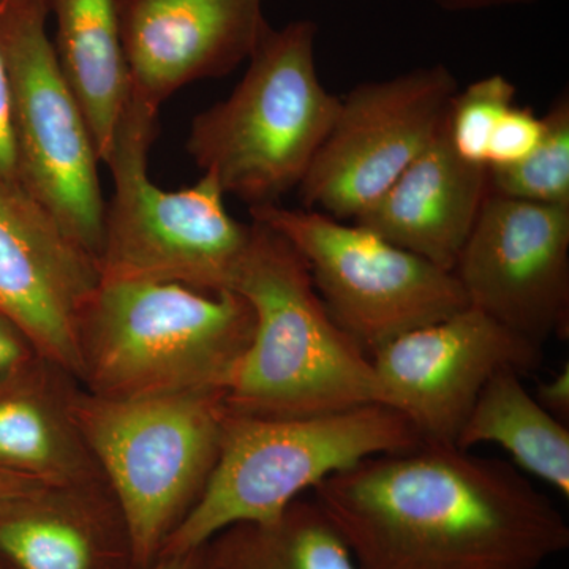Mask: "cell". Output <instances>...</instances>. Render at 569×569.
<instances>
[{
	"instance_id": "obj_1",
	"label": "cell",
	"mask_w": 569,
	"mask_h": 569,
	"mask_svg": "<svg viewBox=\"0 0 569 569\" xmlns=\"http://www.w3.org/2000/svg\"><path fill=\"white\" fill-rule=\"evenodd\" d=\"M313 500L359 569H541L569 548L567 519L529 479L451 445L361 460Z\"/></svg>"
},
{
	"instance_id": "obj_2",
	"label": "cell",
	"mask_w": 569,
	"mask_h": 569,
	"mask_svg": "<svg viewBox=\"0 0 569 569\" xmlns=\"http://www.w3.org/2000/svg\"><path fill=\"white\" fill-rule=\"evenodd\" d=\"M233 291L252 306L254 332L224 385L228 410L302 418L392 407L372 359L336 323L305 258L282 234L252 220Z\"/></svg>"
},
{
	"instance_id": "obj_3",
	"label": "cell",
	"mask_w": 569,
	"mask_h": 569,
	"mask_svg": "<svg viewBox=\"0 0 569 569\" xmlns=\"http://www.w3.org/2000/svg\"><path fill=\"white\" fill-rule=\"evenodd\" d=\"M317 31L310 20L268 26L234 91L190 127L193 162L249 208L299 189L335 126L340 99L318 77Z\"/></svg>"
},
{
	"instance_id": "obj_4",
	"label": "cell",
	"mask_w": 569,
	"mask_h": 569,
	"mask_svg": "<svg viewBox=\"0 0 569 569\" xmlns=\"http://www.w3.org/2000/svg\"><path fill=\"white\" fill-rule=\"evenodd\" d=\"M421 445L406 415L383 403L302 418L228 410L211 477L160 557L204 548L239 523L272 522L326 478L373 456Z\"/></svg>"
},
{
	"instance_id": "obj_5",
	"label": "cell",
	"mask_w": 569,
	"mask_h": 569,
	"mask_svg": "<svg viewBox=\"0 0 569 569\" xmlns=\"http://www.w3.org/2000/svg\"><path fill=\"white\" fill-rule=\"evenodd\" d=\"M253 332L236 291L102 280L82 318L81 378L100 397L223 391Z\"/></svg>"
},
{
	"instance_id": "obj_6",
	"label": "cell",
	"mask_w": 569,
	"mask_h": 569,
	"mask_svg": "<svg viewBox=\"0 0 569 569\" xmlns=\"http://www.w3.org/2000/svg\"><path fill=\"white\" fill-rule=\"evenodd\" d=\"M111 482L138 569L159 559L211 477L228 408L222 389L77 397L67 406Z\"/></svg>"
},
{
	"instance_id": "obj_7",
	"label": "cell",
	"mask_w": 569,
	"mask_h": 569,
	"mask_svg": "<svg viewBox=\"0 0 569 569\" xmlns=\"http://www.w3.org/2000/svg\"><path fill=\"white\" fill-rule=\"evenodd\" d=\"M159 111L129 96L104 162L111 170L112 194L103 212L102 280L233 291L252 223L228 213L224 194L209 176L173 192L151 181L148 159L159 132Z\"/></svg>"
},
{
	"instance_id": "obj_8",
	"label": "cell",
	"mask_w": 569,
	"mask_h": 569,
	"mask_svg": "<svg viewBox=\"0 0 569 569\" xmlns=\"http://www.w3.org/2000/svg\"><path fill=\"white\" fill-rule=\"evenodd\" d=\"M44 0H0L18 181L99 261L104 201L99 156L48 33Z\"/></svg>"
},
{
	"instance_id": "obj_9",
	"label": "cell",
	"mask_w": 569,
	"mask_h": 569,
	"mask_svg": "<svg viewBox=\"0 0 569 569\" xmlns=\"http://www.w3.org/2000/svg\"><path fill=\"white\" fill-rule=\"evenodd\" d=\"M293 244L309 266L326 309L367 355L468 306L455 272L380 236L312 209L249 208Z\"/></svg>"
},
{
	"instance_id": "obj_10",
	"label": "cell",
	"mask_w": 569,
	"mask_h": 569,
	"mask_svg": "<svg viewBox=\"0 0 569 569\" xmlns=\"http://www.w3.org/2000/svg\"><path fill=\"white\" fill-rule=\"evenodd\" d=\"M458 91L443 63L351 89L299 186L306 208L336 220L361 216L433 141Z\"/></svg>"
},
{
	"instance_id": "obj_11",
	"label": "cell",
	"mask_w": 569,
	"mask_h": 569,
	"mask_svg": "<svg viewBox=\"0 0 569 569\" xmlns=\"http://www.w3.org/2000/svg\"><path fill=\"white\" fill-rule=\"evenodd\" d=\"M468 306L545 346L569 331V208L489 193L455 266Z\"/></svg>"
},
{
	"instance_id": "obj_12",
	"label": "cell",
	"mask_w": 569,
	"mask_h": 569,
	"mask_svg": "<svg viewBox=\"0 0 569 569\" xmlns=\"http://www.w3.org/2000/svg\"><path fill=\"white\" fill-rule=\"evenodd\" d=\"M542 347L467 306L443 320L396 337L370 359L391 406L426 445H451L490 378L537 372Z\"/></svg>"
},
{
	"instance_id": "obj_13",
	"label": "cell",
	"mask_w": 569,
	"mask_h": 569,
	"mask_svg": "<svg viewBox=\"0 0 569 569\" xmlns=\"http://www.w3.org/2000/svg\"><path fill=\"white\" fill-rule=\"evenodd\" d=\"M99 261L21 186H0V312L41 358L82 376L81 323Z\"/></svg>"
},
{
	"instance_id": "obj_14",
	"label": "cell",
	"mask_w": 569,
	"mask_h": 569,
	"mask_svg": "<svg viewBox=\"0 0 569 569\" xmlns=\"http://www.w3.org/2000/svg\"><path fill=\"white\" fill-rule=\"evenodd\" d=\"M116 11L130 96L157 110L249 61L269 26L263 0H116Z\"/></svg>"
},
{
	"instance_id": "obj_15",
	"label": "cell",
	"mask_w": 569,
	"mask_h": 569,
	"mask_svg": "<svg viewBox=\"0 0 569 569\" xmlns=\"http://www.w3.org/2000/svg\"><path fill=\"white\" fill-rule=\"evenodd\" d=\"M488 194V168L468 163L455 151L445 122L355 224L452 272Z\"/></svg>"
},
{
	"instance_id": "obj_16",
	"label": "cell",
	"mask_w": 569,
	"mask_h": 569,
	"mask_svg": "<svg viewBox=\"0 0 569 569\" xmlns=\"http://www.w3.org/2000/svg\"><path fill=\"white\" fill-rule=\"evenodd\" d=\"M0 557L13 569H138L116 501L48 488L0 515Z\"/></svg>"
},
{
	"instance_id": "obj_17",
	"label": "cell",
	"mask_w": 569,
	"mask_h": 569,
	"mask_svg": "<svg viewBox=\"0 0 569 569\" xmlns=\"http://www.w3.org/2000/svg\"><path fill=\"white\" fill-rule=\"evenodd\" d=\"M56 18V56L77 97L100 162H107L129 102L116 0H44Z\"/></svg>"
},
{
	"instance_id": "obj_18",
	"label": "cell",
	"mask_w": 569,
	"mask_h": 569,
	"mask_svg": "<svg viewBox=\"0 0 569 569\" xmlns=\"http://www.w3.org/2000/svg\"><path fill=\"white\" fill-rule=\"evenodd\" d=\"M515 370L490 378L460 429L456 447L497 445L522 470L569 496V429L550 417Z\"/></svg>"
},
{
	"instance_id": "obj_19",
	"label": "cell",
	"mask_w": 569,
	"mask_h": 569,
	"mask_svg": "<svg viewBox=\"0 0 569 569\" xmlns=\"http://www.w3.org/2000/svg\"><path fill=\"white\" fill-rule=\"evenodd\" d=\"M212 569H359L316 500H296L272 522L239 523L204 546Z\"/></svg>"
},
{
	"instance_id": "obj_20",
	"label": "cell",
	"mask_w": 569,
	"mask_h": 569,
	"mask_svg": "<svg viewBox=\"0 0 569 569\" xmlns=\"http://www.w3.org/2000/svg\"><path fill=\"white\" fill-rule=\"evenodd\" d=\"M86 447L67 407L29 392L0 396V470L52 488H78Z\"/></svg>"
},
{
	"instance_id": "obj_21",
	"label": "cell",
	"mask_w": 569,
	"mask_h": 569,
	"mask_svg": "<svg viewBox=\"0 0 569 569\" xmlns=\"http://www.w3.org/2000/svg\"><path fill=\"white\" fill-rule=\"evenodd\" d=\"M542 118V137L522 162L488 168L489 193L569 208V97L561 93Z\"/></svg>"
},
{
	"instance_id": "obj_22",
	"label": "cell",
	"mask_w": 569,
	"mask_h": 569,
	"mask_svg": "<svg viewBox=\"0 0 569 569\" xmlns=\"http://www.w3.org/2000/svg\"><path fill=\"white\" fill-rule=\"evenodd\" d=\"M516 104V86L503 74H490L456 93L449 104L448 137L468 163L488 168L490 138L505 112Z\"/></svg>"
},
{
	"instance_id": "obj_23",
	"label": "cell",
	"mask_w": 569,
	"mask_h": 569,
	"mask_svg": "<svg viewBox=\"0 0 569 569\" xmlns=\"http://www.w3.org/2000/svg\"><path fill=\"white\" fill-rule=\"evenodd\" d=\"M542 118L530 108L512 107L490 138L488 168L511 167L529 157L542 137Z\"/></svg>"
},
{
	"instance_id": "obj_24",
	"label": "cell",
	"mask_w": 569,
	"mask_h": 569,
	"mask_svg": "<svg viewBox=\"0 0 569 569\" xmlns=\"http://www.w3.org/2000/svg\"><path fill=\"white\" fill-rule=\"evenodd\" d=\"M33 353L39 351L20 326L0 312V389L14 383L31 367Z\"/></svg>"
},
{
	"instance_id": "obj_25",
	"label": "cell",
	"mask_w": 569,
	"mask_h": 569,
	"mask_svg": "<svg viewBox=\"0 0 569 569\" xmlns=\"http://www.w3.org/2000/svg\"><path fill=\"white\" fill-rule=\"evenodd\" d=\"M0 186H20L10 126L9 84L0 56Z\"/></svg>"
},
{
	"instance_id": "obj_26",
	"label": "cell",
	"mask_w": 569,
	"mask_h": 569,
	"mask_svg": "<svg viewBox=\"0 0 569 569\" xmlns=\"http://www.w3.org/2000/svg\"><path fill=\"white\" fill-rule=\"evenodd\" d=\"M539 406L546 411L568 426L569 422V366L565 365L559 373H556L550 380L538 385L537 392L533 395Z\"/></svg>"
},
{
	"instance_id": "obj_27",
	"label": "cell",
	"mask_w": 569,
	"mask_h": 569,
	"mask_svg": "<svg viewBox=\"0 0 569 569\" xmlns=\"http://www.w3.org/2000/svg\"><path fill=\"white\" fill-rule=\"evenodd\" d=\"M48 488L52 486L0 470V515Z\"/></svg>"
},
{
	"instance_id": "obj_28",
	"label": "cell",
	"mask_w": 569,
	"mask_h": 569,
	"mask_svg": "<svg viewBox=\"0 0 569 569\" xmlns=\"http://www.w3.org/2000/svg\"><path fill=\"white\" fill-rule=\"evenodd\" d=\"M537 0H436L441 10L448 13H468V11H481L501 9V7L527 6Z\"/></svg>"
},
{
	"instance_id": "obj_29",
	"label": "cell",
	"mask_w": 569,
	"mask_h": 569,
	"mask_svg": "<svg viewBox=\"0 0 569 569\" xmlns=\"http://www.w3.org/2000/svg\"><path fill=\"white\" fill-rule=\"evenodd\" d=\"M144 569H212L206 549L201 548L182 556L159 557L151 567Z\"/></svg>"
},
{
	"instance_id": "obj_30",
	"label": "cell",
	"mask_w": 569,
	"mask_h": 569,
	"mask_svg": "<svg viewBox=\"0 0 569 569\" xmlns=\"http://www.w3.org/2000/svg\"><path fill=\"white\" fill-rule=\"evenodd\" d=\"M0 569H13L10 567L9 563H7L6 560L2 559V557H0Z\"/></svg>"
}]
</instances>
